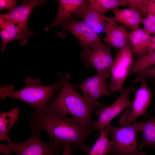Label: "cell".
<instances>
[{
  "mask_svg": "<svg viewBox=\"0 0 155 155\" xmlns=\"http://www.w3.org/2000/svg\"><path fill=\"white\" fill-rule=\"evenodd\" d=\"M32 131H46L49 140L62 144H71L78 147L88 155L90 148L85 143L86 138L92 133V128L84 126L72 117L49 110L36 111L29 121Z\"/></svg>",
  "mask_w": 155,
  "mask_h": 155,
  "instance_id": "cell-1",
  "label": "cell"
},
{
  "mask_svg": "<svg viewBox=\"0 0 155 155\" xmlns=\"http://www.w3.org/2000/svg\"><path fill=\"white\" fill-rule=\"evenodd\" d=\"M61 74V90L49 103L47 110L65 115L69 114L82 125L92 129L93 121L91 114L95 109L75 90L69 81L70 75Z\"/></svg>",
  "mask_w": 155,
  "mask_h": 155,
  "instance_id": "cell-2",
  "label": "cell"
},
{
  "mask_svg": "<svg viewBox=\"0 0 155 155\" xmlns=\"http://www.w3.org/2000/svg\"><path fill=\"white\" fill-rule=\"evenodd\" d=\"M26 85L22 89L15 91L13 85L1 86L0 97L2 99L11 97L23 101L28 103L38 112H43L48 109L50 100L55 92L61 87V79L57 83L49 86H43L38 79L30 77L26 80Z\"/></svg>",
  "mask_w": 155,
  "mask_h": 155,
  "instance_id": "cell-3",
  "label": "cell"
},
{
  "mask_svg": "<svg viewBox=\"0 0 155 155\" xmlns=\"http://www.w3.org/2000/svg\"><path fill=\"white\" fill-rule=\"evenodd\" d=\"M106 127L112 138L111 155H146L138 150L137 135L142 131L141 122L135 121L131 125L121 127L114 126L110 122Z\"/></svg>",
  "mask_w": 155,
  "mask_h": 155,
  "instance_id": "cell-4",
  "label": "cell"
},
{
  "mask_svg": "<svg viewBox=\"0 0 155 155\" xmlns=\"http://www.w3.org/2000/svg\"><path fill=\"white\" fill-rule=\"evenodd\" d=\"M39 133L32 131L30 137L22 142L15 143L11 141L6 144H0V151L5 155L11 152L18 155H56L63 145L50 141L44 142L40 139Z\"/></svg>",
  "mask_w": 155,
  "mask_h": 155,
  "instance_id": "cell-5",
  "label": "cell"
},
{
  "mask_svg": "<svg viewBox=\"0 0 155 155\" xmlns=\"http://www.w3.org/2000/svg\"><path fill=\"white\" fill-rule=\"evenodd\" d=\"M133 59L129 38L124 45L117 53L110 68L111 78L109 86L110 92H118L121 94L125 91L123 84L128 76Z\"/></svg>",
  "mask_w": 155,
  "mask_h": 155,
  "instance_id": "cell-6",
  "label": "cell"
},
{
  "mask_svg": "<svg viewBox=\"0 0 155 155\" xmlns=\"http://www.w3.org/2000/svg\"><path fill=\"white\" fill-rule=\"evenodd\" d=\"M111 75L110 70L97 72L94 76L84 80L80 84L74 86L82 91L86 101L96 109L103 104L98 101L99 98L111 94L107 90L109 84L106 81L107 78Z\"/></svg>",
  "mask_w": 155,
  "mask_h": 155,
  "instance_id": "cell-7",
  "label": "cell"
},
{
  "mask_svg": "<svg viewBox=\"0 0 155 155\" xmlns=\"http://www.w3.org/2000/svg\"><path fill=\"white\" fill-rule=\"evenodd\" d=\"M135 90L133 86L128 87L111 105L106 107L103 104L98 107L96 113L99 117L97 121H93L92 130L98 131L104 129L112 120L124 109L132 108L133 101L130 100L129 96Z\"/></svg>",
  "mask_w": 155,
  "mask_h": 155,
  "instance_id": "cell-8",
  "label": "cell"
},
{
  "mask_svg": "<svg viewBox=\"0 0 155 155\" xmlns=\"http://www.w3.org/2000/svg\"><path fill=\"white\" fill-rule=\"evenodd\" d=\"M141 81L140 87L135 92L132 109L125 111L119 120L121 126L131 124L139 117L147 116L146 111L151 102L152 94L146 79Z\"/></svg>",
  "mask_w": 155,
  "mask_h": 155,
  "instance_id": "cell-9",
  "label": "cell"
},
{
  "mask_svg": "<svg viewBox=\"0 0 155 155\" xmlns=\"http://www.w3.org/2000/svg\"><path fill=\"white\" fill-rule=\"evenodd\" d=\"M67 32L76 38L82 48H93L103 43L98 34L82 20L78 21L72 18L62 25V31L57 35L64 38Z\"/></svg>",
  "mask_w": 155,
  "mask_h": 155,
  "instance_id": "cell-10",
  "label": "cell"
},
{
  "mask_svg": "<svg viewBox=\"0 0 155 155\" xmlns=\"http://www.w3.org/2000/svg\"><path fill=\"white\" fill-rule=\"evenodd\" d=\"M111 48L109 45H105L103 43L93 48H82L80 58L86 68L91 65L96 72L110 70L113 62Z\"/></svg>",
  "mask_w": 155,
  "mask_h": 155,
  "instance_id": "cell-11",
  "label": "cell"
},
{
  "mask_svg": "<svg viewBox=\"0 0 155 155\" xmlns=\"http://www.w3.org/2000/svg\"><path fill=\"white\" fill-rule=\"evenodd\" d=\"M46 2L41 0H24L20 5L16 6L7 13L1 14L0 16L16 25L27 36H31L33 33L27 27L29 17L36 6L42 5Z\"/></svg>",
  "mask_w": 155,
  "mask_h": 155,
  "instance_id": "cell-12",
  "label": "cell"
},
{
  "mask_svg": "<svg viewBox=\"0 0 155 155\" xmlns=\"http://www.w3.org/2000/svg\"><path fill=\"white\" fill-rule=\"evenodd\" d=\"M59 8L56 18L54 22L45 28L48 31L56 26L62 24L72 18L73 14H79L89 0H59Z\"/></svg>",
  "mask_w": 155,
  "mask_h": 155,
  "instance_id": "cell-13",
  "label": "cell"
},
{
  "mask_svg": "<svg viewBox=\"0 0 155 155\" xmlns=\"http://www.w3.org/2000/svg\"><path fill=\"white\" fill-rule=\"evenodd\" d=\"M91 29L98 34L104 32L111 17L99 13L90 7L89 2L86 5L80 13L76 16Z\"/></svg>",
  "mask_w": 155,
  "mask_h": 155,
  "instance_id": "cell-14",
  "label": "cell"
},
{
  "mask_svg": "<svg viewBox=\"0 0 155 155\" xmlns=\"http://www.w3.org/2000/svg\"><path fill=\"white\" fill-rule=\"evenodd\" d=\"M0 32L1 40L0 51H3L7 44L12 41L17 40L20 45L25 44L28 40L25 35L17 26L4 19L0 16Z\"/></svg>",
  "mask_w": 155,
  "mask_h": 155,
  "instance_id": "cell-15",
  "label": "cell"
},
{
  "mask_svg": "<svg viewBox=\"0 0 155 155\" xmlns=\"http://www.w3.org/2000/svg\"><path fill=\"white\" fill-rule=\"evenodd\" d=\"M111 18L104 31L106 36L101 39L111 47L120 49L129 38V33L124 26L119 25Z\"/></svg>",
  "mask_w": 155,
  "mask_h": 155,
  "instance_id": "cell-16",
  "label": "cell"
},
{
  "mask_svg": "<svg viewBox=\"0 0 155 155\" xmlns=\"http://www.w3.org/2000/svg\"><path fill=\"white\" fill-rule=\"evenodd\" d=\"M129 38L133 53L138 58L148 53L152 37L143 28H139L132 30L129 33Z\"/></svg>",
  "mask_w": 155,
  "mask_h": 155,
  "instance_id": "cell-17",
  "label": "cell"
},
{
  "mask_svg": "<svg viewBox=\"0 0 155 155\" xmlns=\"http://www.w3.org/2000/svg\"><path fill=\"white\" fill-rule=\"evenodd\" d=\"M114 16L112 17L116 23L131 29L132 30L139 28L142 22L143 14L134 9H118L112 10Z\"/></svg>",
  "mask_w": 155,
  "mask_h": 155,
  "instance_id": "cell-18",
  "label": "cell"
},
{
  "mask_svg": "<svg viewBox=\"0 0 155 155\" xmlns=\"http://www.w3.org/2000/svg\"><path fill=\"white\" fill-rule=\"evenodd\" d=\"M19 110L13 108L7 112L0 113V141L10 142L8 133L12 127L19 120Z\"/></svg>",
  "mask_w": 155,
  "mask_h": 155,
  "instance_id": "cell-19",
  "label": "cell"
},
{
  "mask_svg": "<svg viewBox=\"0 0 155 155\" xmlns=\"http://www.w3.org/2000/svg\"><path fill=\"white\" fill-rule=\"evenodd\" d=\"M141 122L143 135L140 143L138 145V148L141 149L147 146L155 149V117Z\"/></svg>",
  "mask_w": 155,
  "mask_h": 155,
  "instance_id": "cell-20",
  "label": "cell"
},
{
  "mask_svg": "<svg viewBox=\"0 0 155 155\" xmlns=\"http://www.w3.org/2000/svg\"><path fill=\"white\" fill-rule=\"evenodd\" d=\"M109 133L106 127L101 130L99 138L91 149L88 155H106L110 154L111 142L108 137Z\"/></svg>",
  "mask_w": 155,
  "mask_h": 155,
  "instance_id": "cell-21",
  "label": "cell"
},
{
  "mask_svg": "<svg viewBox=\"0 0 155 155\" xmlns=\"http://www.w3.org/2000/svg\"><path fill=\"white\" fill-rule=\"evenodd\" d=\"M155 65V50L148 52L145 55L133 59L128 76L151 67Z\"/></svg>",
  "mask_w": 155,
  "mask_h": 155,
  "instance_id": "cell-22",
  "label": "cell"
},
{
  "mask_svg": "<svg viewBox=\"0 0 155 155\" xmlns=\"http://www.w3.org/2000/svg\"><path fill=\"white\" fill-rule=\"evenodd\" d=\"M89 5L91 8L102 14L123 6V0H89Z\"/></svg>",
  "mask_w": 155,
  "mask_h": 155,
  "instance_id": "cell-23",
  "label": "cell"
},
{
  "mask_svg": "<svg viewBox=\"0 0 155 155\" xmlns=\"http://www.w3.org/2000/svg\"><path fill=\"white\" fill-rule=\"evenodd\" d=\"M148 0H123L124 6H128L146 15V5Z\"/></svg>",
  "mask_w": 155,
  "mask_h": 155,
  "instance_id": "cell-24",
  "label": "cell"
},
{
  "mask_svg": "<svg viewBox=\"0 0 155 155\" xmlns=\"http://www.w3.org/2000/svg\"><path fill=\"white\" fill-rule=\"evenodd\" d=\"M144 26L143 29L148 34L155 35V16L148 14L142 22Z\"/></svg>",
  "mask_w": 155,
  "mask_h": 155,
  "instance_id": "cell-25",
  "label": "cell"
},
{
  "mask_svg": "<svg viewBox=\"0 0 155 155\" xmlns=\"http://www.w3.org/2000/svg\"><path fill=\"white\" fill-rule=\"evenodd\" d=\"M138 74L137 76L134 80L135 83H138L144 79L151 78L154 80L153 82L155 89V65L141 71Z\"/></svg>",
  "mask_w": 155,
  "mask_h": 155,
  "instance_id": "cell-26",
  "label": "cell"
},
{
  "mask_svg": "<svg viewBox=\"0 0 155 155\" xmlns=\"http://www.w3.org/2000/svg\"><path fill=\"white\" fill-rule=\"evenodd\" d=\"M17 1L15 0H0V10L6 9L10 11L17 6Z\"/></svg>",
  "mask_w": 155,
  "mask_h": 155,
  "instance_id": "cell-27",
  "label": "cell"
},
{
  "mask_svg": "<svg viewBox=\"0 0 155 155\" xmlns=\"http://www.w3.org/2000/svg\"><path fill=\"white\" fill-rule=\"evenodd\" d=\"M146 15L150 14L155 16V0H148L146 5Z\"/></svg>",
  "mask_w": 155,
  "mask_h": 155,
  "instance_id": "cell-28",
  "label": "cell"
},
{
  "mask_svg": "<svg viewBox=\"0 0 155 155\" xmlns=\"http://www.w3.org/2000/svg\"><path fill=\"white\" fill-rule=\"evenodd\" d=\"M64 150L62 155H71L72 145L71 144L65 143L63 147Z\"/></svg>",
  "mask_w": 155,
  "mask_h": 155,
  "instance_id": "cell-29",
  "label": "cell"
},
{
  "mask_svg": "<svg viewBox=\"0 0 155 155\" xmlns=\"http://www.w3.org/2000/svg\"><path fill=\"white\" fill-rule=\"evenodd\" d=\"M155 50V35L152 37V40L149 47L148 52Z\"/></svg>",
  "mask_w": 155,
  "mask_h": 155,
  "instance_id": "cell-30",
  "label": "cell"
}]
</instances>
